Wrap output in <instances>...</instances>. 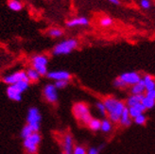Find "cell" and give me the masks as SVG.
I'll use <instances>...</instances> for the list:
<instances>
[{
	"instance_id": "obj_1",
	"label": "cell",
	"mask_w": 155,
	"mask_h": 154,
	"mask_svg": "<svg viewBox=\"0 0 155 154\" xmlns=\"http://www.w3.org/2000/svg\"><path fill=\"white\" fill-rule=\"evenodd\" d=\"M103 103L106 108L107 112V118L109 119L113 124H118L120 117L127 108L125 101L121 100L119 98L114 97H106L103 98Z\"/></svg>"
},
{
	"instance_id": "obj_2",
	"label": "cell",
	"mask_w": 155,
	"mask_h": 154,
	"mask_svg": "<svg viewBox=\"0 0 155 154\" xmlns=\"http://www.w3.org/2000/svg\"><path fill=\"white\" fill-rule=\"evenodd\" d=\"M73 114L75 118L81 122V124L84 125H88V123L90 120L93 118L92 114L90 113V109L86 103L84 102H77L74 104L73 109H72Z\"/></svg>"
},
{
	"instance_id": "obj_3",
	"label": "cell",
	"mask_w": 155,
	"mask_h": 154,
	"mask_svg": "<svg viewBox=\"0 0 155 154\" xmlns=\"http://www.w3.org/2000/svg\"><path fill=\"white\" fill-rule=\"evenodd\" d=\"M78 45H79V43L76 39H66L60 42L59 44H57L53 48V54L56 56H60V55H67V54L71 53L73 50H75Z\"/></svg>"
},
{
	"instance_id": "obj_4",
	"label": "cell",
	"mask_w": 155,
	"mask_h": 154,
	"mask_svg": "<svg viewBox=\"0 0 155 154\" xmlns=\"http://www.w3.org/2000/svg\"><path fill=\"white\" fill-rule=\"evenodd\" d=\"M42 121V115L41 113L37 108L32 107L29 108L28 112V116H27V122L28 125H29L34 130V133H38L40 129V125Z\"/></svg>"
},
{
	"instance_id": "obj_5",
	"label": "cell",
	"mask_w": 155,
	"mask_h": 154,
	"mask_svg": "<svg viewBox=\"0 0 155 154\" xmlns=\"http://www.w3.org/2000/svg\"><path fill=\"white\" fill-rule=\"evenodd\" d=\"M41 135L38 133H34L30 136L24 139L23 145L28 154H36L38 151V147L41 143Z\"/></svg>"
},
{
	"instance_id": "obj_6",
	"label": "cell",
	"mask_w": 155,
	"mask_h": 154,
	"mask_svg": "<svg viewBox=\"0 0 155 154\" xmlns=\"http://www.w3.org/2000/svg\"><path fill=\"white\" fill-rule=\"evenodd\" d=\"M31 64H32V68H34L41 76L48 75V59L45 55H35L31 60Z\"/></svg>"
},
{
	"instance_id": "obj_7",
	"label": "cell",
	"mask_w": 155,
	"mask_h": 154,
	"mask_svg": "<svg viewBox=\"0 0 155 154\" xmlns=\"http://www.w3.org/2000/svg\"><path fill=\"white\" fill-rule=\"evenodd\" d=\"M119 79L126 84L128 88H130L142 80V75L136 71H130L122 73L119 76Z\"/></svg>"
},
{
	"instance_id": "obj_8",
	"label": "cell",
	"mask_w": 155,
	"mask_h": 154,
	"mask_svg": "<svg viewBox=\"0 0 155 154\" xmlns=\"http://www.w3.org/2000/svg\"><path fill=\"white\" fill-rule=\"evenodd\" d=\"M23 80H28L27 78V73L24 70H19L14 73H12L10 75H7L3 78V81L8 84V85H13V84H16L20 81Z\"/></svg>"
},
{
	"instance_id": "obj_9",
	"label": "cell",
	"mask_w": 155,
	"mask_h": 154,
	"mask_svg": "<svg viewBox=\"0 0 155 154\" xmlns=\"http://www.w3.org/2000/svg\"><path fill=\"white\" fill-rule=\"evenodd\" d=\"M44 97L49 103H56L58 101V89L54 84H48L44 88Z\"/></svg>"
},
{
	"instance_id": "obj_10",
	"label": "cell",
	"mask_w": 155,
	"mask_h": 154,
	"mask_svg": "<svg viewBox=\"0 0 155 154\" xmlns=\"http://www.w3.org/2000/svg\"><path fill=\"white\" fill-rule=\"evenodd\" d=\"M48 78L54 81L58 80H68L71 79V74L65 70H56V71H50L48 73Z\"/></svg>"
},
{
	"instance_id": "obj_11",
	"label": "cell",
	"mask_w": 155,
	"mask_h": 154,
	"mask_svg": "<svg viewBox=\"0 0 155 154\" xmlns=\"http://www.w3.org/2000/svg\"><path fill=\"white\" fill-rule=\"evenodd\" d=\"M75 148V145H74V139H73V136L71 134H65L64 136V139H63V149L64 153H73Z\"/></svg>"
},
{
	"instance_id": "obj_12",
	"label": "cell",
	"mask_w": 155,
	"mask_h": 154,
	"mask_svg": "<svg viewBox=\"0 0 155 154\" xmlns=\"http://www.w3.org/2000/svg\"><path fill=\"white\" fill-rule=\"evenodd\" d=\"M88 25H89V20L86 17H76L66 22V26L68 28L84 27Z\"/></svg>"
},
{
	"instance_id": "obj_13",
	"label": "cell",
	"mask_w": 155,
	"mask_h": 154,
	"mask_svg": "<svg viewBox=\"0 0 155 154\" xmlns=\"http://www.w3.org/2000/svg\"><path fill=\"white\" fill-rule=\"evenodd\" d=\"M142 81L145 85L146 92H149V91L155 89V78L151 75L145 74L144 76H142Z\"/></svg>"
},
{
	"instance_id": "obj_14",
	"label": "cell",
	"mask_w": 155,
	"mask_h": 154,
	"mask_svg": "<svg viewBox=\"0 0 155 154\" xmlns=\"http://www.w3.org/2000/svg\"><path fill=\"white\" fill-rule=\"evenodd\" d=\"M133 122H134V120H133V118L130 117L129 111H128V108H126L125 111L123 112V113L121 115L118 124L122 128H128V127H130L131 124H133Z\"/></svg>"
},
{
	"instance_id": "obj_15",
	"label": "cell",
	"mask_w": 155,
	"mask_h": 154,
	"mask_svg": "<svg viewBox=\"0 0 155 154\" xmlns=\"http://www.w3.org/2000/svg\"><path fill=\"white\" fill-rule=\"evenodd\" d=\"M128 111H129V113L130 115V117L133 118V120H134V118H135L136 116H138V115L145 113L146 109H145V107L143 106V104L140 103V104L134 105L133 107H129Z\"/></svg>"
},
{
	"instance_id": "obj_16",
	"label": "cell",
	"mask_w": 155,
	"mask_h": 154,
	"mask_svg": "<svg viewBox=\"0 0 155 154\" xmlns=\"http://www.w3.org/2000/svg\"><path fill=\"white\" fill-rule=\"evenodd\" d=\"M144 96H141V95H129V97L126 98V100H125V104H126L127 108L133 107L134 105L142 103Z\"/></svg>"
},
{
	"instance_id": "obj_17",
	"label": "cell",
	"mask_w": 155,
	"mask_h": 154,
	"mask_svg": "<svg viewBox=\"0 0 155 154\" xmlns=\"http://www.w3.org/2000/svg\"><path fill=\"white\" fill-rule=\"evenodd\" d=\"M146 94V88L143 81L141 80L135 85L130 87V95H141L144 96Z\"/></svg>"
},
{
	"instance_id": "obj_18",
	"label": "cell",
	"mask_w": 155,
	"mask_h": 154,
	"mask_svg": "<svg viewBox=\"0 0 155 154\" xmlns=\"http://www.w3.org/2000/svg\"><path fill=\"white\" fill-rule=\"evenodd\" d=\"M7 96L13 101H20L22 99V94L18 93L12 86H9L7 88Z\"/></svg>"
},
{
	"instance_id": "obj_19",
	"label": "cell",
	"mask_w": 155,
	"mask_h": 154,
	"mask_svg": "<svg viewBox=\"0 0 155 154\" xmlns=\"http://www.w3.org/2000/svg\"><path fill=\"white\" fill-rule=\"evenodd\" d=\"M113 129H114V124L107 117H105L101 120L100 132H102L103 133H110L113 130Z\"/></svg>"
},
{
	"instance_id": "obj_20",
	"label": "cell",
	"mask_w": 155,
	"mask_h": 154,
	"mask_svg": "<svg viewBox=\"0 0 155 154\" xmlns=\"http://www.w3.org/2000/svg\"><path fill=\"white\" fill-rule=\"evenodd\" d=\"M27 73V78H28V80L29 82H36L40 80L41 78V75L39 74L34 68H29L26 71Z\"/></svg>"
},
{
	"instance_id": "obj_21",
	"label": "cell",
	"mask_w": 155,
	"mask_h": 154,
	"mask_svg": "<svg viewBox=\"0 0 155 154\" xmlns=\"http://www.w3.org/2000/svg\"><path fill=\"white\" fill-rule=\"evenodd\" d=\"M87 126L92 132H98V130H100V128H101V120L93 117L88 123Z\"/></svg>"
},
{
	"instance_id": "obj_22",
	"label": "cell",
	"mask_w": 155,
	"mask_h": 154,
	"mask_svg": "<svg viewBox=\"0 0 155 154\" xmlns=\"http://www.w3.org/2000/svg\"><path fill=\"white\" fill-rule=\"evenodd\" d=\"M8 7L13 11H20L23 9V5L18 0H8Z\"/></svg>"
},
{
	"instance_id": "obj_23",
	"label": "cell",
	"mask_w": 155,
	"mask_h": 154,
	"mask_svg": "<svg viewBox=\"0 0 155 154\" xmlns=\"http://www.w3.org/2000/svg\"><path fill=\"white\" fill-rule=\"evenodd\" d=\"M142 104L145 107L146 111L151 110V109H153V108L155 107V100H154V99H152V98H150L148 97L144 96L143 100H142Z\"/></svg>"
},
{
	"instance_id": "obj_24",
	"label": "cell",
	"mask_w": 155,
	"mask_h": 154,
	"mask_svg": "<svg viewBox=\"0 0 155 154\" xmlns=\"http://www.w3.org/2000/svg\"><path fill=\"white\" fill-rule=\"evenodd\" d=\"M96 109L98 112V113L101 115L103 118L107 117V112H106V108L103 103V101H97L96 102Z\"/></svg>"
},
{
	"instance_id": "obj_25",
	"label": "cell",
	"mask_w": 155,
	"mask_h": 154,
	"mask_svg": "<svg viewBox=\"0 0 155 154\" xmlns=\"http://www.w3.org/2000/svg\"><path fill=\"white\" fill-rule=\"evenodd\" d=\"M32 133H34V130L29 125L27 124L26 126H24V128H23L21 130V137L23 138V139H25V138L30 136Z\"/></svg>"
},
{
	"instance_id": "obj_26",
	"label": "cell",
	"mask_w": 155,
	"mask_h": 154,
	"mask_svg": "<svg viewBox=\"0 0 155 154\" xmlns=\"http://www.w3.org/2000/svg\"><path fill=\"white\" fill-rule=\"evenodd\" d=\"M48 34L52 37V38H59L61 36H63L64 34V31H63V29H61V28H50L48 30Z\"/></svg>"
},
{
	"instance_id": "obj_27",
	"label": "cell",
	"mask_w": 155,
	"mask_h": 154,
	"mask_svg": "<svg viewBox=\"0 0 155 154\" xmlns=\"http://www.w3.org/2000/svg\"><path fill=\"white\" fill-rule=\"evenodd\" d=\"M113 85H114V88L119 89V90H125V89L128 88L126 84L124 83V82L119 79V77H117L116 79H114V82H113Z\"/></svg>"
},
{
	"instance_id": "obj_28",
	"label": "cell",
	"mask_w": 155,
	"mask_h": 154,
	"mask_svg": "<svg viewBox=\"0 0 155 154\" xmlns=\"http://www.w3.org/2000/svg\"><path fill=\"white\" fill-rule=\"evenodd\" d=\"M134 123L138 126H144L146 123H147V116L146 114L143 113V114H140L136 116L135 118H134Z\"/></svg>"
},
{
	"instance_id": "obj_29",
	"label": "cell",
	"mask_w": 155,
	"mask_h": 154,
	"mask_svg": "<svg viewBox=\"0 0 155 154\" xmlns=\"http://www.w3.org/2000/svg\"><path fill=\"white\" fill-rule=\"evenodd\" d=\"M99 25L101 27L104 28H108L113 25V19L111 17H108V16H104L101 19L99 20Z\"/></svg>"
},
{
	"instance_id": "obj_30",
	"label": "cell",
	"mask_w": 155,
	"mask_h": 154,
	"mask_svg": "<svg viewBox=\"0 0 155 154\" xmlns=\"http://www.w3.org/2000/svg\"><path fill=\"white\" fill-rule=\"evenodd\" d=\"M104 144H101L98 147H91L87 149V154H100V151L104 149Z\"/></svg>"
},
{
	"instance_id": "obj_31",
	"label": "cell",
	"mask_w": 155,
	"mask_h": 154,
	"mask_svg": "<svg viewBox=\"0 0 155 154\" xmlns=\"http://www.w3.org/2000/svg\"><path fill=\"white\" fill-rule=\"evenodd\" d=\"M73 154H87V149H85L83 146L77 145L74 148Z\"/></svg>"
},
{
	"instance_id": "obj_32",
	"label": "cell",
	"mask_w": 155,
	"mask_h": 154,
	"mask_svg": "<svg viewBox=\"0 0 155 154\" xmlns=\"http://www.w3.org/2000/svg\"><path fill=\"white\" fill-rule=\"evenodd\" d=\"M54 85L57 89H64L68 85V80H58L54 82Z\"/></svg>"
},
{
	"instance_id": "obj_33",
	"label": "cell",
	"mask_w": 155,
	"mask_h": 154,
	"mask_svg": "<svg viewBox=\"0 0 155 154\" xmlns=\"http://www.w3.org/2000/svg\"><path fill=\"white\" fill-rule=\"evenodd\" d=\"M151 6V3L150 0H141L140 1V7L144 10H149Z\"/></svg>"
},
{
	"instance_id": "obj_34",
	"label": "cell",
	"mask_w": 155,
	"mask_h": 154,
	"mask_svg": "<svg viewBox=\"0 0 155 154\" xmlns=\"http://www.w3.org/2000/svg\"><path fill=\"white\" fill-rule=\"evenodd\" d=\"M145 96L150 97V98H152V99H154V100H155V89L151 90V91H149V92H146Z\"/></svg>"
},
{
	"instance_id": "obj_35",
	"label": "cell",
	"mask_w": 155,
	"mask_h": 154,
	"mask_svg": "<svg viewBox=\"0 0 155 154\" xmlns=\"http://www.w3.org/2000/svg\"><path fill=\"white\" fill-rule=\"evenodd\" d=\"M109 1H110L112 4H114V5H119V4H120V1H119V0H109Z\"/></svg>"
},
{
	"instance_id": "obj_36",
	"label": "cell",
	"mask_w": 155,
	"mask_h": 154,
	"mask_svg": "<svg viewBox=\"0 0 155 154\" xmlns=\"http://www.w3.org/2000/svg\"><path fill=\"white\" fill-rule=\"evenodd\" d=\"M64 154H73V153H64Z\"/></svg>"
},
{
	"instance_id": "obj_37",
	"label": "cell",
	"mask_w": 155,
	"mask_h": 154,
	"mask_svg": "<svg viewBox=\"0 0 155 154\" xmlns=\"http://www.w3.org/2000/svg\"><path fill=\"white\" fill-rule=\"evenodd\" d=\"M61 154H64V152H61Z\"/></svg>"
}]
</instances>
